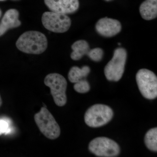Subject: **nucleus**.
Masks as SVG:
<instances>
[{
	"label": "nucleus",
	"instance_id": "nucleus-1",
	"mask_svg": "<svg viewBox=\"0 0 157 157\" xmlns=\"http://www.w3.org/2000/svg\"><path fill=\"white\" fill-rule=\"evenodd\" d=\"M16 46L20 51L24 53L39 55L46 50L48 41L45 35L41 32L28 31L19 37Z\"/></svg>",
	"mask_w": 157,
	"mask_h": 157
},
{
	"label": "nucleus",
	"instance_id": "nucleus-2",
	"mask_svg": "<svg viewBox=\"0 0 157 157\" xmlns=\"http://www.w3.org/2000/svg\"><path fill=\"white\" fill-rule=\"evenodd\" d=\"M34 120L41 133L50 140L58 138L61 129L53 115L45 107H42L34 116Z\"/></svg>",
	"mask_w": 157,
	"mask_h": 157
},
{
	"label": "nucleus",
	"instance_id": "nucleus-3",
	"mask_svg": "<svg viewBox=\"0 0 157 157\" xmlns=\"http://www.w3.org/2000/svg\"><path fill=\"white\" fill-rule=\"evenodd\" d=\"M45 86L49 87L55 103L59 107H63L67 102L66 90L67 82L64 76L59 73H50L44 79Z\"/></svg>",
	"mask_w": 157,
	"mask_h": 157
},
{
	"label": "nucleus",
	"instance_id": "nucleus-4",
	"mask_svg": "<svg viewBox=\"0 0 157 157\" xmlns=\"http://www.w3.org/2000/svg\"><path fill=\"white\" fill-rule=\"evenodd\" d=\"M113 113L109 106L102 104L93 105L84 116L86 124L92 128H98L108 123L112 119Z\"/></svg>",
	"mask_w": 157,
	"mask_h": 157
},
{
	"label": "nucleus",
	"instance_id": "nucleus-5",
	"mask_svg": "<svg viewBox=\"0 0 157 157\" xmlns=\"http://www.w3.org/2000/svg\"><path fill=\"white\" fill-rule=\"evenodd\" d=\"M127 59V51L118 48L114 51L113 57L104 68V74L107 80L118 81L122 77Z\"/></svg>",
	"mask_w": 157,
	"mask_h": 157
},
{
	"label": "nucleus",
	"instance_id": "nucleus-6",
	"mask_svg": "<svg viewBox=\"0 0 157 157\" xmlns=\"http://www.w3.org/2000/svg\"><path fill=\"white\" fill-rule=\"evenodd\" d=\"M136 81L141 94L149 100L157 97V78L153 72L146 69H140L136 76Z\"/></svg>",
	"mask_w": 157,
	"mask_h": 157
},
{
	"label": "nucleus",
	"instance_id": "nucleus-7",
	"mask_svg": "<svg viewBox=\"0 0 157 157\" xmlns=\"http://www.w3.org/2000/svg\"><path fill=\"white\" fill-rule=\"evenodd\" d=\"M89 150L98 157H116L120 153L118 144L106 137H97L92 140L89 145Z\"/></svg>",
	"mask_w": 157,
	"mask_h": 157
},
{
	"label": "nucleus",
	"instance_id": "nucleus-8",
	"mask_svg": "<svg viewBox=\"0 0 157 157\" xmlns=\"http://www.w3.org/2000/svg\"><path fill=\"white\" fill-rule=\"evenodd\" d=\"M42 23L45 29L55 33L67 32L71 25V20L67 14H59L52 11L43 13Z\"/></svg>",
	"mask_w": 157,
	"mask_h": 157
},
{
	"label": "nucleus",
	"instance_id": "nucleus-9",
	"mask_svg": "<svg viewBox=\"0 0 157 157\" xmlns=\"http://www.w3.org/2000/svg\"><path fill=\"white\" fill-rule=\"evenodd\" d=\"M45 5L51 11L63 14H69L77 11L78 0H44Z\"/></svg>",
	"mask_w": 157,
	"mask_h": 157
},
{
	"label": "nucleus",
	"instance_id": "nucleus-10",
	"mask_svg": "<svg viewBox=\"0 0 157 157\" xmlns=\"http://www.w3.org/2000/svg\"><path fill=\"white\" fill-rule=\"evenodd\" d=\"M95 28L97 33L102 36L111 37L119 33L122 27L119 21L105 17L98 20Z\"/></svg>",
	"mask_w": 157,
	"mask_h": 157
},
{
	"label": "nucleus",
	"instance_id": "nucleus-11",
	"mask_svg": "<svg viewBox=\"0 0 157 157\" xmlns=\"http://www.w3.org/2000/svg\"><path fill=\"white\" fill-rule=\"evenodd\" d=\"M19 12L15 9L8 10L0 22V37L10 29L18 27L21 25L19 20Z\"/></svg>",
	"mask_w": 157,
	"mask_h": 157
},
{
	"label": "nucleus",
	"instance_id": "nucleus-12",
	"mask_svg": "<svg viewBox=\"0 0 157 157\" xmlns=\"http://www.w3.org/2000/svg\"><path fill=\"white\" fill-rule=\"evenodd\" d=\"M139 11L144 19H155L157 16V0H145L140 5Z\"/></svg>",
	"mask_w": 157,
	"mask_h": 157
},
{
	"label": "nucleus",
	"instance_id": "nucleus-13",
	"mask_svg": "<svg viewBox=\"0 0 157 157\" xmlns=\"http://www.w3.org/2000/svg\"><path fill=\"white\" fill-rule=\"evenodd\" d=\"M73 52L71 54V58L73 60L80 59L84 55L87 56L90 50L89 45L86 41L79 40L76 41L71 46Z\"/></svg>",
	"mask_w": 157,
	"mask_h": 157
},
{
	"label": "nucleus",
	"instance_id": "nucleus-14",
	"mask_svg": "<svg viewBox=\"0 0 157 157\" xmlns=\"http://www.w3.org/2000/svg\"><path fill=\"white\" fill-rule=\"evenodd\" d=\"M90 72V67L83 66L81 68L74 66L70 69L68 73V78L70 82L76 83L86 77Z\"/></svg>",
	"mask_w": 157,
	"mask_h": 157
},
{
	"label": "nucleus",
	"instance_id": "nucleus-15",
	"mask_svg": "<svg viewBox=\"0 0 157 157\" xmlns=\"http://www.w3.org/2000/svg\"><path fill=\"white\" fill-rule=\"evenodd\" d=\"M144 143L147 148L152 151H157V128L149 130L144 137Z\"/></svg>",
	"mask_w": 157,
	"mask_h": 157
},
{
	"label": "nucleus",
	"instance_id": "nucleus-16",
	"mask_svg": "<svg viewBox=\"0 0 157 157\" xmlns=\"http://www.w3.org/2000/svg\"><path fill=\"white\" fill-rule=\"evenodd\" d=\"M73 87L76 92L80 94L87 93L90 90L89 83L84 78L75 83Z\"/></svg>",
	"mask_w": 157,
	"mask_h": 157
},
{
	"label": "nucleus",
	"instance_id": "nucleus-17",
	"mask_svg": "<svg viewBox=\"0 0 157 157\" xmlns=\"http://www.w3.org/2000/svg\"><path fill=\"white\" fill-rule=\"evenodd\" d=\"M87 56L92 60L95 62H99L103 58L104 51L102 48H100L90 49Z\"/></svg>",
	"mask_w": 157,
	"mask_h": 157
},
{
	"label": "nucleus",
	"instance_id": "nucleus-18",
	"mask_svg": "<svg viewBox=\"0 0 157 157\" xmlns=\"http://www.w3.org/2000/svg\"><path fill=\"white\" fill-rule=\"evenodd\" d=\"M11 132V127L9 121L6 120L0 119V136L7 135Z\"/></svg>",
	"mask_w": 157,
	"mask_h": 157
},
{
	"label": "nucleus",
	"instance_id": "nucleus-19",
	"mask_svg": "<svg viewBox=\"0 0 157 157\" xmlns=\"http://www.w3.org/2000/svg\"><path fill=\"white\" fill-rule=\"evenodd\" d=\"M2 98H1V95H0V107L2 106Z\"/></svg>",
	"mask_w": 157,
	"mask_h": 157
},
{
	"label": "nucleus",
	"instance_id": "nucleus-20",
	"mask_svg": "<svg viewBox=\"0 0 157 157\" xmlns=\"http://www.w3.org/2000/svg\"><path fill=\"white\" fill-rule=\"evenodd\" d=\"M2 11L1 10V9H0V18H1V17H2Z\"/></svg>",
	"mask_w": 157,
	"mask_h": 157
},
{
	"label": "nucleus",
	"instance_id": "nucleus-21",
	"mask_svg": "<svg viewBox=\"0 0 157 157\" xmlns=\"http://www.w3.org/2000/svg\"><path fill=\"white\" fill-rule=\"evenodd\" d=\"M106 2H110V1H112V0H105Z\"/></svg>",
	"mask_w": 157,
	"mask_h": 157
},
{
	"label": "nucleus",
	"instance_id": "nucleus-22",
	"mask_svg": "<svg viewBox=\"0 0 157 157\" xmlns=\"http://www.w3.org/2000/svg\"><path fill=\"white\" fill-rule=\"evenodd\" d=\"M118 45H121V44H120V43H118Z\"/></svg>",
	"mask_w": 157,
	"mask_h": 157
},
{
	"label": "nucleus",
	"instance_id": "nucleus-23",
	"mask_svg": "<svg viewBox=\"0 0 157 157\" xmlns=\"http://www.w3.org/2000/svg\"><path fill=\"white\" fill-rule=\"evenodd\" d=\"M5 1V0H0V1Z\"/></svg>",
	"mask_w": 157,
	"mask_h": 157
}]
</instances>
